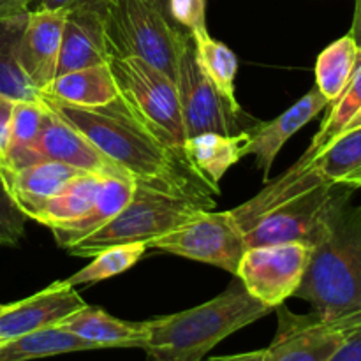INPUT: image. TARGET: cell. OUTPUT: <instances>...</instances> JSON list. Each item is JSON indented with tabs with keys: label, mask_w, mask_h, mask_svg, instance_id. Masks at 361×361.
<instances>
[{
	"label": "cell",
	"mask_w": 361,
	"mask_h": 361,
	"mask_svg": "<svg viewBox=\"0 0 361 361\" xmlns=\"http://www.w3.org/2000/svg\"><path fill=\"white\" fill-rule=\"evenodd\" d=\"M48 109L87 136L102 154L123 169L137 185L183 197L200 207H215L214 192L166 145L155 140L118 97L106 106L85 108L39 94Z\"/></svg>",
	"instance_id": "6da1fadb"
},
{
	"label": "cell",
	"mask_w": 361,
	"mask_h": 361,
	"mask_svg": "<svg viewBox=\"0 0 361 361\" xmlns=\"http://www.w3.org/2000/svg\"><path fill=\"white\" fill-rule=\"evenodd\" d=\"M271 310L238 281L203 305L147 321L143 349L152 360L203 361L219 342Z\"/></svg>",
	"instance_id": "7a4b0ae2"
},
{
	"label": "cell",
	"mask_w": 361,
	"mask_h": 361,
	"mask_svg": "<svg viewBox=\"0 0 361 361\" xmlns=\"http://www.w3.org/2000/svg\"><path fill=\"white\" fill-rule=\"evenodd\" d=\"M296 298L312 305L319 319L361 310V204H345L310 254Z\"/></svg>",
	"instance_id": "3957f363"
},
{
	"label": "cell",
	"mask_w": 361,
	"mask_h": 361,
	"mask_svg": "<svg viewBox=\"0 0 361 361\" xmlns=\"http://www.w3.org/2000/svg\"><path fill=\"white\" fill-rule=\"evenodd\" d=\"M108 63L127 111L190 168L183 152L187 134L175 81L141 59H109Z\"/></svg>",
	"instance_id": "277c9868"
},
{
	"label": "cell",
	"mask_w": 361,
	"mask_h": 361,
	"mask_svg": "<svg viewBox=\"0 0 361 361\" xmlns=\"http://www.w3.org/2000/svg\"><path fill=\"white\" fill-rule=\"evenodd\" d=\"M185 32L143 0H111L104 11L109 59H141L173 81Z\"/></svg>",
	"instance_id": "5b68a950"
},
{
	"label": "cell",
	"mask_w": 361,
	"mask_h": 361,
	"mask_svg": "<svg viewBox=\"0 0 361 361\" xmlns=\"http://www.w3.org/2000/svg\"><path fill=\"white\" fill-rule=\"evenodd\" d=\"M201 208L203 207L183 197L136 185L129 203L111 221L66 250L71 256L94 257L113 245L148 243L182 226Z\"/></svg>",
	"instance_id": "8992f818"
},
{
	"label": "cell",
	"mask_w": 361,
	"mask_h": 361,
	"mask_svg": "<svg viewBox=\"0 0 361 361\" xmlns=\"http://www.w3.org/2000/svg\"><path fill=\"white\" fill-rule=\"evenodd\" d=\"M353 192L355 189L349 185L324 182L281 204L243 233L247 249L286 242H302L314 249L328 233L338 212L351 203Z\"/></svg>",
	"instance_id": "52a82bcc"
},
{
	"label": "cell",
	"mask_w": 361,
	"mask_h": 361,
	"mask_svg": "<svg viewBox=\"0 0 361 361\" xmlns=\"http://www.w3.org/2000/svg\"><path fill=\"white\" fill-rule=\"evenodd\" d=\"M176 92L182 108L187 137L203 133H219L226 136L249 133L259 126V120L247 115L240 104L229 102L203 73L196 55V44L189 32L180 44Z\"/></svg>",
	"instance_id": "ba28073f"
},
{
	"label": "cell",
	"mask_w": 361,
	"mask_h": 361,
	"mask_svg": "<svg viewBox=\"0 0 361 361\" xmlns=\"http://www.w3.org/2000/svg\"><path fill=\"white\" fill-rule=\"evenodd\" d=\"M148 250H162L189 257L236 275L240 259L247 250L245 236L228 212L201 208L189 221L168 235L147 243Z\"/></svg>",
	"instance_id": "9c48e42d"
},
{
	"label": "cell",
	"mask_w": 361,
	"mask_h": 361,
	"mask_svg": "<svg viewBox=\"0 0 361 361\" xmlns=\"http://www.w3.org/2000/svg\"><path fill=\"white\" fill-rule=\"evenodd\" d=\"M310 254L312 247L302 242L249 247L240 259L236 277L254 298L275 310L298 291Z\"/></svg>",
	"instance_id": "30bf717a"
},
{
	"label": "cell",
	"mask_w": 361,
	"mask_h": 361,
	"mask_svg": "<svg viewBox=\"0 0 361 361\" xmlns=\"http://www.w3.org/2000/svg\"><path fill=\"white\" fill-rule=\"evenodd\" d=\"M279 310V330L264 349V361H330L345 338L361 326V310L338 319H319L314 312L298 316Z\"/></svg>",
	"instance_id": "8fae6325"
},
{
	"label": "cell",
	"mask_w": 361,
	"mask_h": 361,
	"mask_svg": "<svg viewBox=\"0 0 361 361\" xmlns=\"http://www.w3.org/2000/svg\"><path fill=\"white\" fill-rule=\"evenodd\" d=\"M87 305L74 286L66 281L53 282L42 291L0 310V344L21 335L56 326L62 319Z\"/></svg>",
	"instance_id": "7c38bea8"
},
{
	"label": "cell",
	"mask_w": 361,
	"mask_h": 361,
	"mask_svg": "<svg viewBox=\"0 0 361 361\" xmlns=\"http://www.w3.org/2000/svg\"><path fill=\"white\" fill-rule=\"evenodd\" d=\"M34 152L39 159L62 162V164L73 166L85 173L130 178L120 166L106 157L76 127L67 123L48 108H46L41 133L34 143Z\"/></svg>",
	"instance_id": "4fadbf2b"
},
{
	"label": "cell",
	"mask_w": 361,
	"mask_h": 361,
	"mask_svg": "<svg viewBox=\"0 0 361 361\" xmlns=\"http://www.w3.org/2000/svg\"><path fill=\"white\" fill-rule=\"evenodd\" d=\"M67 11L34 9L28 11L27 25L18 48V62L28 83L42 92L56 76L60 42Z\"/></svg>",
	"instance_id": "5bb4252c"
},
{
	"label": "cell",
	"mask_w": 361,
	"mask_h": 361,
	"mask_svg": "<svg viewBox=\"0 0 361 361\" xmlns=\"http://www.w3.org/2000/svg\"><path fill=\"white\" fill-rule=\"evenodd\" d=\"M330 101L319 92V88L314 87L309 94L303 95L296 104L286 109L282 115L271 122H261L256 129L250 130L249 141H247L245 154H252L256 157V166L263 171L264 180L270 175V169L274 166L275 157L286 141L295 136L302 127H305L316 115H319Z\"/></svg>",
	"instance_id": "9a60e30c"
},
{
	"label": "cell",
	"mask_w": 361,
	"mask_h": 361,
	"mask_svg": "<svg viewBox=\"0 0 361 361\" xmlns=\"http://www.w3.org/2000/svg\"><path fill=\"white\" fill-rule=\"evenodd\" d=\"M108 62L104 13L95 9L69 11L63 23L56 76Z\"/></svg>",
	"instance_id": "2e32d148"
},
{
	"label": "cell",
	"mask_w": 361,
	"mask_h": 361,
	"mask_svg": "<svg viewBox=\"0 0 361 361\" xmlns=\"http://www.w3.org/2000/svg\"><path fill=\"white\" fill-rule=\"evenodd\" d=\"M81 173L85 171L73 166L41 159L34 164L0 176L16 207L23 212L25 217L34 221L44 204Z\"/></svg>",
	"instance_id": "e0dca14e"
},
{
	"label": "cell",
	"mask_w": 361,
	"mask_h": 361,
	"mask_svg": "<svg viewBox=\"0 0 361 361\" xmlns=\"http://www.w3.org/2000/svg\"><path fill=\"white\" fill-rule=\"evenodd\" d=\"M324 182H328V180L321 176V173L314 168L310 159L302 155L288 171L282 173L271 183H268L252 200L229 210V214L235 219L242 233H245L263 215L270 214L271 210L279 208L281 204L288 203V201L323 185Z\"/></svg>",
	"instance_id": "ac0fdd59"
},
{
	"label": "cell",
	"mask_w": 361,
	"mask_h": 361,
	"mask_svg": "<svg viewBox=\"0 0 361 361\" xmlns=\"http://www.w3.org/2000/svg\"><path fill=\"white\" fill-rule=\"evenodd\" d=\"M249 136L250 130L236 136L203 133L185 140L183 152L190 168L214 194H219L221 190L219 183L228 169L247 155L245 148Z\"/></svg>",
	"instance_id": "d6986e66"
},
{
	"label": "cell",
	"mask_w": 361,
	"mask_h": 361,
	"mask_svg": "<svg viewBox=\"0 0 361 361\" xmlns=\"http://www.w3.org/2000/svg\"><path fill=\"white\" fill-rule=\"evenodd\" d=\"M83 341L92 342L101 349L108 348H145L147 342V321L133 323L106 314L97 307L85 305L56 324Z\"/></svg>",
	"instance_id": "ffe728a7"
},
{
	"label": "cell",
	"mask_w": 361,
	"mask_h": 361,
	"mask_svg": "<svg viewBox=\"0 0 361 361\" xmlns=\"http://www.w3.org/2000/svg\"><path fill=\"white\" fill-rule=\"evenodd\" d=\"M137 183L126 176H106L102 182L101 192L90 208L81 217L71 222L53 226L51 233L55 236L56 245L67 249L80 240L87 238L99 228L111 221L123 207L130 201Z\"/></svg>",
	"instance_id": "44dd1931"
},
{
	"label": "cell",
	"mask_w": 361,
	"mask_h": 361,
	"mask_svg": "<svg viewBox=\"0 0 361 361\" xmlns=\"http://www.w3.org/2000/svg\"><path fill=\"white\" fill-rule=\"evenodd\" d=\"M39 94L49 95L69 104L95 108L106 106L118 97L115 78H113L109 63L85 67V69L71 71V73L56 76L48 87Z\"/></svg>",
	"instance_id": "7402d4cb"
},
{
	"label": "cell",
	"mask_w": 361,
	"mask_h": 361,
	"mask_svg": "<svg viewBox=\"0 0 361 361\" xmlns=\"http://www.w3.org/2000/svg\"><path fill=\"white\" fill-rule=\"evenodd\" d=\"M46 108L39 101H16L11 118L9 134L4 152L0 154V175L41 161L34 152V143L41 133Z\"/></svg>",
	"instance_id": "603a6c76"
},
{
	"label": "cell",
	"mask_w": 361,
	"mask_h": 361,
	"mask_svg": "<svg viewBox=\"0 0 361 361\" xmlns=\"http://www.w3.org/2000/svg\"><path fill=\"white\" fill-rule=\"evenodd\" d=\"M101 349L92 342L76 337L59 326L42 328L0 344V361H30L67 355V353Z\"/></svg>",
	"instance_id": "cb8c5ba5"
},
{
	"label": "cell",
	"mask_w": 361,
	"mask_h": 361,
	"mask_svg": "<svg viewBox=\"0 0 361 361\" xmlns=\"http://www.w3.org/2000/svg\"><path fill=\"white\" fill-rule=\"evenodd\" d=\"M28 13L0 21V94L13 101H37L39 92L28 83L18 62V48Z\"/></svg>",
	"instance_id": "d4e9b609"
},
{
	"label": "cell",
	"mask_w": 361,
	"mask_h": 361,
	"mask_svg": "<svg viewBox=\"0 0 361 361\" xmlns=\"http://www.w3.org/2000/svg\"><path fill=\"white\" fill-rule=\"evenodd\" d=\"M104 178L106 176L94 173H81L44 204L34 221L46 228H53L81 217L97 200Z\"/></svg>",
	"instance_id": "484cf974"
},
{
	"label": "cell",
	"mask_w": 361,
	"mask_h": 361,
	"mask_svg": "<svg viewBox=\"0 0 361 361\" xmlns=\"http://www.w3.org/2000/svg\"><path fill=\"white\" fill-rule=\"evenodd\" d=\"M361 63V51L351 34L337 39L324 48L316 62V87L321 94L334 102Z\"/></svg>",
	"instance_id": "4316f807"
},
{
	"label": "cell",
	"mask_w": 361,
	"mask_h": 361,
	"mask_svg": "<svg viewBox=\"0 0 361 361\" xmlns=\"http://www.w3.org/2000/svg\"><path fill=\"white\" fill-rule=\"evenodd\" d=\"M194 44H196L197 62L203 73L210 78L219 92L233 104H238L235 92V78L238 73V59L235 53L221 41H215L208 28L192 32Z\"/></svg>",
	"instance_id": "83f0119b"
},
{
	"label": "cell",
	"mask_w": 361,
	"mask_h": 361,
	"mask_svg": "<svg viewBox=\"0 0 361 361\" xmlns=\"http://www.w3.org/2000/svg\"><path fill=\"white\" fill-rule=\"evenodd\" d=\"M324 180L345 185L361 169V127L345 130L310 159Z\"/></svg>",
	"instance_id": "f1b7e54d"
},
{
	"label": "cell",
	"mask_w": 361,
	"mask_h": 361,
	"mask_svg": "<svg viewBox=\"0 0 361 361\" xmlns=\"http://www.w3.org/2000/svg\"><path fill=\"white\" fill-rule=\"evenodd\" d=\"M361 109V63L356 67L355 74L345 85L342 94L330 102V111H328L326 118L321 123L319 130L314 136L310 147L305 150V157L312 159L314 155L319 154L324 147L331 143L337 136H341L349 126L353 118L360 113Z\"/></svg>",
	"instance_id": "f546056e"
},
{
	"label": "cell",
	"mask_w": 361,
	"mask_h": 361,
	"mask_svg": "<svg viewBox=\"0 0 361 361\" xmlns=\"http://www.w3.org/2000/svg\"><path fill=\"white\" fill-rule=\"evenodd\" d=\"M147 250V243L141 242L108 247V249L95 254L94 261L90 264L81 268L73 277L66 279V282L69 286H80L111 279L115 275H120L129 270V268H133L145 256Z\"/></svg>",
	"instance_id": "4dcf8cb0"
},
{
	"label": "cell",
	"mask_w": 361,
	"mask_h": 361,
	"mask_svg": "<svg viewBox=\"0 0 361 361\" xmlns=\"http://www.w3.org/2000/svg\"><path fill=\"white\" fill-rule=\"evenodd\" d=\"M25 219L0 176V245H14L23 238Z\"/></svg>",
	"instance_id": "1f68e13d"
},
{
	"label": "cell",
	"mask_w": 361,
	"mask_h": 361,
	"mask_svg": "<svg viewBox=\"0 0 361 361\" xmlns=\"http://www.w3.org/2000/svg\"><path fill=\"white\" fill-rule=\"evenodd\" d=\"M169 18L173 23L189 34L207 28V2L204 0H169Z\"/></svg>",
	"instance_id": "d6a6232c"
},
{
	"label": "cell",
	"mask_w": 361,
	"mask_h": 361,
	"mask_svg": "<svg viewBox=\"0 0 361 361\" xmlns=\"http://www.w3.org/2000/svg\"><path fill=\"white\" fill-rule=\"evenodd\" d=\"M111 0H39V9H63V11H76V9H95L104 13L106 7Z\"/></svg>",
	"instance_id": "836d02e7"
},
{
	"label": "cell",
	"mask_w": 361,
	"mask_h": 361,
	"mask_svg": "<svg viewBox=\"0 0 361 361\" xmlns=\"http://www.w3.org/2000/svg\"><path fill=\"white\" fill-rule=\"evenodd\" d=\"M330 361H361V326L345 338Z\"/></svg>",
	"instance_id": "e575fe53"
},
{
	"label": "cell",
	"mask_w": 361,
	"mask_h": 361,
	"mask_svg": "<svg viewBox=\"0 0 361 361\" xmlns=\"http://www.w3.org/2000/svg\"><path fill=\"white\" fill-rule=\"evenodd\" d=\"M14 104H16V101H13V99L7 97V95L0 94V154H2L4 148H6Z\"/></svg>",
	"instance_id": "d590c367"
},
{
	"label": "cell",
	"mask_w": 361,
	"mask_h": 361,
	"mask_svg": "<svg viewBox=\"0 0 361 361\" xmlns=\"http://www.w3.org/2000/svg\"><path fill=\"white\" fill-rule=\"evenodd\" d=\"M32 0H0V21L28 13Z\"/></svg>",
	"instance_id": "8d00e7d4"
},
{
	"label": "cell",
	"mask_w": 361,
	"mask_h": 361,
	"mask_svg": "<svg viewBox=\"0 0 361 361\" xmlns=\"http://www.w3.org/2000/svg\"><path fill=\"white\" fill-rule=\"evenodd\" d=\"M208 361H264V349H259V351L242 353V355L219 356V358H210Z\"/></svg>",
	"instance_id": "74e56055"
},
{
	"label": "cell",
	"mask_w": 361,
	"mask_h": 361,
	"mask_svg": "<svg viewBox=\"0 0 361 361\" xmlns=\"http://www.w3.org/2000/svg\"><path fill=\"white\" fill-rule=\"evenodd\" d=\"M351 37L355 39L356 46L360 48L361 51V0H356V9H355V20H353V27H351Z\"/></svg>",
	"instance_id": "f35d334b"
},
{
	"label": "cell",
	"mask_w": 361,
	"mask_h": 361,
	"mask_svg": "<svg viewBox=\"0 0 361 361\" xmlns=\"http://www.w3.org/2000/svg\"><path fill=\"white\" fill-rule=\"evenodd\" d=\"M143 2H147L148 6H152L154 9H157L159 13L164 14V16L171 21V18H169V0H143Z\"/></svg>",
	"instance_id": "ab89813d"
},
{
	"label": "cell",
	"mask_w": 361,
	"mask_h": 361,
	"mask_svg": "<svg viewBox=\"0 0 361 361\" xmlns=\"http://www.w3.org/2000/svg\"><path fill=\"white\" fill-rule=\"evenodd\" d=\"M345 185L353 187V189H360L361 187V169L358 173H355V175H353L348 182H345Z\"/></svg>",
	"instance_id": "60d3db41"
},
{
	"label": "cell",
	"mask_w": 361,
	"mask_h": 361,
	"mask_svg": "<svg viewBox=\"0 0 361 361\" xmlns=\"http://www.w3.org/2000/svg\"><path fill=\"white\" fill-rule=\"evenodd\" d=\"M356 127H361V109H360V113H358V115H356L355 118H353L351 122H349V126L345 127V130L356 129ZM345 130H344V133H345Z\"/></svg>",
	"instance_id": "b9f144b4"
},
{
	"label": "cell",
	"mask_w": 361,
	"mask_h": 361,
	"mask_svg": "<svg viewBox=\"0 0 361 361\" xmlns=\"http://www.w3.org/2000/svg\"><path fill=\"white\" fill-rule=\"evenodd\" d=\"M150 361H161V360H152V358H150Z\"/></svg>",
	"instance_id": "7bdbcfd3"
},
{
	"label": "cell",
	"mask_w": 361,
	"mask_h": 361,
	"mask_svg": "<svg viewBox=\"0 0 361 361\" xmlns=\"http://www.w3.org/2000/svg\"><path fill=\"white\" fill-rule=\"evenodd\" d=\"M4 309V305H0V310H2Z\"/></svg>",
	"instance_id": "ee69618b"
}]
</instances>
